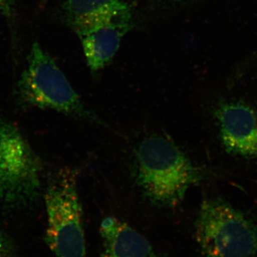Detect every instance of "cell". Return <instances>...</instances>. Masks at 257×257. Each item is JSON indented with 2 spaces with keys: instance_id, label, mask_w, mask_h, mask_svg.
<instances>
[{
  "instance_id": "6da1fadb",
  "label": "cell",
  "mask_w": 257,
  "mask_h": 257,
  "mask_svg": "<svg viewBox=\"0 0 257 257\" xmlns=\"http://www.w3.org/2000/svg\"><path fill=\"white\" fill-rule=\"evenodd\" d=\"M204 177L202 169L164 137L145 138L135 152L137 184L147 200L157 207H177L189 187Z\"/></svg>"
},
{
  "instance_id": "7a4b0ae2",
  "label": "cell",
  "mask_w": 257,
  "mask_h": 257,
  "mask_svg": "<svg viewBox=\"0 0 257 257\" xmlns=\"http://www.w3.org/2000/svg\"><path fill=\"white\" fill-rule=\"evenodd\" d=\"M28 63L18 84L20 100L104 126L96 114L84 106L55 61L37 42L32 45Z\"/></svg>"
},
{
  "instance_id": "3957f363",
  "label": "cell",
  "mask_w": 257,
  "mask_h": 257,
  "mask_svg": "<svg viewBox=\"0 0 257 257\" xmlns=\"http://www.w3.org/2000/svg\"><path fill=\"white\" fill-rule=\"evenodd\" d=\"M194 226L203 257H257V224L222 199L204 201Z\"/></svg>"
},
{
  "instance_id": "277c9868",
  "label": "cell",
  "mask_w": 257,
  "mask_h": 257,
  "mask_svg": "<svg viewBox=\"0 0 257 257\" xmlns=\"http://www.w3.org/2000/svg\"><path fill=\"white\" fill-rule=\"evenodd\" d=\"M78 173L61 169L50 177L45 192L46 243L57 257H87Z\"/></svg>"
},
{
  "instance_id": "5b68a950",
  "label": "cell",
  "mask_w": 257,
  "mask_h": 257,
  "mask_svg": "<svg viewBox=\"0 0 257 257\" xmlns=\"http://www.w3.org/2000/svg\"><path fill=\"white\" fill-rule=\"evenodd\" d=\"M41 160L13 124L0 119V206L23 207L41 191Z\"/></svg>"
},
{
  "instance_id": "8992f818",
  "label": "cell",
  "mask_w": 257,
  "mask_h": 257,
  "mask_svg": "<svg viewBox=\"0 0 257 257\" xmlns=\"http://www.w3.org/2000/svg\"><path fill=\"white\" fill-rule=\"evenodd\" d=\"M221 140L232 155L257 159V114L247 104L224 103L216 111Z\"/></svg>"
},
{
  "instance_id": "52a82bcc",
  "label": "cell",
  "mask_w": 257,
  "mask_h": 257,
  "mask_svg": "<svg viewBox=\"0 0 257 257\" xmlns=\"http://www.w3.org/2000/svg\"><path fill=\"white\" fill-rule=\"evenodd\" d=\"M67 23L77 35L116 20L131 19L130 5L121 0H67Z\"/></svg>"
},
{
  "instance_id": "ba28073f",
  "label": "cell",
  "mask_w": 257,
  "mask_h": 257,
  "mask_svg": "<svg viewBox=\"0 0 257 257\" xmlns=\"http://www.w3.org/2000/svg\"><path fill=\"white\" fill-rule=\"evenodd\" d=\"M99 232L103 241L101 257H158L143 235L113 216L103 219Z\"/></svg>"
},
{
  "instance_id": "9c48e42d",
  "label": "cell",
  "mask_w": 257,
  "mask_h": 257,
  "mask_svg": "<svg viewBox=\"0 0 257 257\" xmlns=\"http://www.w3.org/2000/svg\"><path fill=\"white\" fill-rule=\"evenodd\" d=\"M130 19L116 20L91 29L79 35L89 68L98 71L111 62L130 28Z\"/></svg>"
},
{
  "instance_id": "30bf717a",
  "label": "cell",
  "mask_w": 257,
  "mask_h": 257,
  "mask_svg": "<svg viewBox=\"0 0 257 257\" xmlns=\"http://www.w3.org/2000/svg\"><path fill=\"white\" fill-rule=\"evenodd\" d=\"M12 243L5 233L0 230V257H12Z\"/></svg>"
},
{
  "instance_id": "8fae6325",
  "label": "cell",
  "mask_w": 257,
  "mask_h": 257,
  "mask_svg": "<svg viewBox=\"0 0 257 257\" xmlns=\"http://www.w3.org/2000/svg\"><path fill=\"white\" fill-rule=\"evenodd\" d=\"M15 0H0V14L9 16L14 7Z\"/></svg>"
},
{
  "instance_id": "7c38bea8",
  "label": "cell",
  "mask_w": 257,
  "mask_h": 257,
  "mask_svg": "<svg viewBox=\"0 0 257 257\" xmlns=\"http://www.w3.org/2000/svg\"><path fill=\"white\" fill-rule=\"evenodd\" d=\"M45 1H47V0H45Z\"/></svg>"
}]
</instances>
